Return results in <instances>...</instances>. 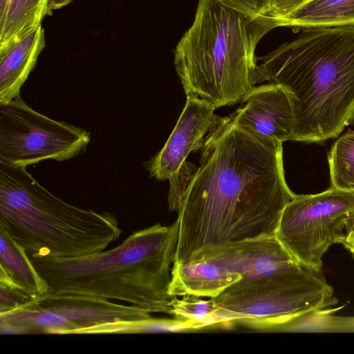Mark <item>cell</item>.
<instances>
[{
	"instance_id": "cell-1",
	"label": "cell",
	"mask_w": 354,
	"mask_h": 354,
	"mask_svg": "<svg viewBox=\"0 0 354 354\" xmlns=\"http://www.w3.org/2000/svg\"><path fill=\"white\" fill-rule=\"evenodd\" d=\"M282 142L261 139L221 118L207 135L200 165L178 211L174 263L198 261L221 244L275 235L295 196Z\"/></svg>"
},
{
	"instance_id": "cell-2",
	"label": "cell",
	"mask_w": 354,
	"mask_h": 354,
	"mask_svg": "<svg viewBox=\"0 0 354 354\" xmlns=\"http://www.w3.org/2000/svg\"><path fill=\"white\" fill-rule=\"evenodd\" d=\"M259 82L287 93L291 140L322 142L354 120V25L304 29L295 40L257 58Z\"/></svg>"
},
{
	"instance_id": "cell-3",
	"label": "cell",
	"mask_w": 354,
	"mask_h": 354,
	"mask_svg": "<svg viewBox=\"0 0 354 354\" xmlns=\"http://www.w3.org/2000/svg\"><path fill=\"white\" fill-rule=\"evenodd\" d=\"M176 220L136 231L118 246L76 257L28 255L48 292L119 300L171 315V266L178 241Z\"/></svg>"
},
{
	"instance_id": "cell-4",
	"label": "cell",
	"mask_w": 354,
	"mask_h": 354,
	"mask_svg": "<svg viewBox=\"0 0 354 354\" xmlns=\"http://www.w3.org/2000/svg\"><path fill=\"white\" fill-rule=\"evenodd\" d=\"M278 27L239 0H199L194 20L174 50L187 96L216 109L242 100L259 82L255 49Z\"/></svg>"
},
{
	"instance_id": "cell-5",
	"label": "cell",
	"mask_w": 354,
	"mask_h": 354,
	"mask_svg": "<svg viewBox=\"0 0 354 354\" xmlns=\"http://www.w3.org/2000/svg\"><path fill=\"white\" fill-rule=\"evenodd\" d=\"M0 227L28 255L76 257L104 250L121 233L116 217L72 205L25 167L0 162Z\"/></svg>"
},
{
	"instance_id": "cell-6",
	"label": "cell",
	"mask_w": 354,
	"mask_h": 354,
	"mask_svg": "<svg viewBox=\"0 0 354 354\" xmlns=\"http://www.w3.org/2000/svg\"><path fill=\"white\" fill-rule=\"evenodd\" d=\"M227 326H262L337 302L319 272L301 267L293 271L234 283L212 298Z\"/></svg>"
},
{
	"instance_id": "cell-7",
	"label": "cell",
	"mask_w": 354,
	"mask_h": 354,
	"mask_svg": "<svg viewBox=\"0 0 354 354\" xmlns=\"http://www.w3.org/2000/svg\"><path fill=\"white\" fill-rule=\"evenodd\" d=\"M354 226V189L330 187L295 195L285 207L276 237L302 266L320 272L330 245L342 243Z\"/></svg>"
},
{
	"instance_id": "cell-8",
	"label": "cell",
	"mask_w": 354,
	"mask_h": 354,
	"mask_svg": "<svg viewBox=\"0 0 354 354\" xmlns=\"http://www.w3.org/2000/svg\"><path fill=\"white\" fill-rule=\"evenodd\" d=\"M90 140L86 130L35 111L20 95L0 104V162L26 167L46 160H66Z\"/></svg>"
},
{
	"instance_id": "cell-9",
	"label": "cell",
	"mask_w": 354,
	"mask_h": 354,
	"mask_svg": "<svg viewBox=\"0 0 354 354\" xmlns=\"http://www.w3.org/2000/svg\"><path fill=\"white\" fill-rule=\"evenodd\" d=\"M151 313L131 304L87 295L46 293L0 313V323L25 328L28 333L82 334L103 324L147 319Z\"/></svg>"
},
{
	"instance_id": "cell-10",
	"label": "cell",
	"mask_w": 354,
	"mask_h": 354,
	"mask_svg": "<svg viewBox=\"0 0 354 354\" xmlns=\"http://www.w3.org/2000/svg\"><path fill=\"white\" fill-rule=\"evenodd\" d=\"M215 109L199 97L187 96L186 104L167 142L147 163L151 177L169 179L190 152L203 148L207 135L221 118L214 114Z\"/></svg>"
},
{
	"instance_id": "cell-11",
	"label": "cell",
	"mask_w": 354,
	"mask_h": 354,
	"mask_svg": "<svg viewBox=\"0 0 354 354\" xmlns=\"http://www.w3.org/2000/svg\"><path fill=\"white\" fill-rule=\"evenodd\" d=\"M241 100L230 116L235 126L263 140H291L293 113L281 86L274 83L254 86Z\"/></svg>"
},
{
	"instance_id": "cell-12",
	"label": "cell",
	"mask_w": 354,
	"mask_h": 354,
	"mask_svg": "<svg viewBox=\"0 0 354 354\" xmlns=\"http://www.w3.org/2000/svg\"><path fill=\"white\" fill-rule=\"evenodd\" d=\"M212 259L250 279L293 271L303 267L273 236L227 243L206 252L199 260Z\"/></svg>"
},
{
	"instance_id": "cell-13",
	"label": "cell",
	"mask_w": 354,
	"mask_h": 354,
	"mask_svg": "<svg viewBox=\"0 0 354 354\" xmlns=\"http://www.w3.org/2000/svg\"><path fill=\"white\" fill-rule=\"evenodd\" d=\"M44 47V30L41 24L0 44V104L20 95L21 88Z\"/></svg>"
},
{
	"instance_id": "cell-14",
	"label": "cell",
	"mask_w": 354,
	"mask_h": 354,
	"mask_svg": "<svg viewBox=\"0 0 354 354\" xmlns=\"http://www.w3.org/2000/svg\"><path fill=\"white\" fill-rule=\"evenodd\" d=\"M241 279L240 274L212 259L174 263L169 292L176 297L192 295L214 298Z\"/></svg>"
},
{
	"instance_id": "cell-15",
	"label": "cell",
	"mask_w": 354,
	"mask_h": 354,
	"mask_svg": "<svg viewBox=\"0 0 354 354\" xmlns=\"http://www.w3.org/2000/svg\"><path fill=\"white\" fill-rule=\"evenodd\" d=\"M278 27L300 29L354 25V0H310L289 15L274 19Z\"/></svg>"
},
{
	"instance_id": "cell-16",
	"label": "cell",
	"mask_w": 354,
	"mask_h": 354,
	"mask_svg": "<svg viewBox=\"0 0 354 354\" xmlns=\"http://www.w3.org/2000/svg\"><path fill=\"white\" fill-rule=\"evenodd\" d=\"M0 268L27 295L35 297L48 290L46 281L26 250L0 227Z\"/></svg>"
},
{
	"instance_id": "cell-17",
	"label": "cell",
	"mask_w": 354,
	"mask_h": 354,
	"mask_svg": "<svg viewBox=\"0 0 354 354\" xmlns=\"http://www.w3.org/2000/svg\"><path fill=\"white\" fill-rule=\"evenodd\" d=\"M48 0H10L0 24V44L19 32L41 24L47 15Z\"/></svg>"
},
{
	"instance_id": "cell-18",
	"label": "cell",
	"mask_w": 354,
	"mask_h": 354,
	"mask_svg": "<svg viewBox=\"0 0 354 354\" xmlns=\"http://www.w3.org/2000/svg\"><path fill=\"white\" fill-rule=\"evenodd\" d=\"M194 330H198L194 324L180 319H159L151 317L143 319L120 322L97 326L85 330L82 334L177 333Z\"/></svg>"
},
{
	"instance_id": "cell-19",
	"label": "cell",
	"mask_w": 354,
	"mask_h": 354,
	"mask_svg": "<svg viewBox=\"0 0 354 354\" xmlns=\"http://www.w3.org/2000/svg\"><path fill=\"white\" fill-rule=\"evenodd\" d=\"M343 306L317 308L261 326L258 330L280 332H336V311Z\"/></svg>"
},
{
	"instance_id": "cell-20",
	"label": "cell",
	"mask_w": 354,
	"mask_h": 354,
	"mask_svg": "<svg viewBox=\"0 0 354 354\" xmlns=\"http://www.w3.org/2000/svg\"><path fill=\"white\" fill-rule=\"evenodd\" d=\"M330 187L354 189V130L348 131L335 142L328 155Z\"/></svg>"
},
{
	"instance_id": "cell-21",
	"label": "cell",
	"mask_w": 354,
	"mask_h": 354,
	"mask_svg": "<svg viewBox=\"0 0 354 354\" xmlns=\"http://www.w3.org/2000/svg\"><path fill=\"white\" fill-rule=\"evenodd\" d=\"M171 305V315L194 324L198 329L210 326H226L212 298L207 300L203 297L186 295L181 299L175 297Z\"/></svg>"
},
{
	"instance_id": "cell-22",
	"label": "cell",
	"mask_w": 354,
	"mask_h": 354,
	"mask_svg": "<svg viewBox=\"0 0 354 354\" xmlns=\"http://www.w3.org/2000/svg\"><path fill=\"white\" fill-rule=\"evenodd\" d=\"M196 169L194 164L185 161L178 171L169 178L170 187L168 203L170 211L178 212L179 210Z\"/></svg>"
},
{
	"instance_id": "cell-23",
	"label": "cell",
	"mask_w": 354,
	"mask_h": 354,
	"mask_svg": "<svg viewBox=\"0 0 354 354\" xmlns=\"http://www.w3.org/2000/svg\"><path fill=\"white\" fill-rule=\"evenodd\" d=\"M32 298L19 289L0 284V313L20 307Z\"/></svg>"
},
{
	"instance_id": "cell-24",
	"label": "cell",
	"mask_w": 354,
	"mask_h": 354,
	"mask_svg": "<svg viewBox=\"0 0 354 354\" xmlns=\"http://www.w3.org/2000/svg\"><path fill=\"white\" fill-rule=\"evenodd\" d=\"M310 0H273L265 15L279 19L292 12Z\"/></svg>"
},
{
	"instance_id": "cell-25",
	"label": "cell",
	"mask_w": 354,
	"mask_h": 354,
	"mask_svg": "<svg viewBox=\"0 0 354 354\" xmlns=\"http://www.w3.org/2000/svg\"><path fill=\"white\" fill-rule=\"evenodd\" d=\"M256 12L265 15L273 0H239Z\"/></svg>"
},
{
	"instance_id": "cell-26",
	"label": "cell",
	"mask_w": 354,
	"mask_h": 354,
	"mask_svg": "<svg viewBox=\"0 0 354 354\" xmlns=\"http://www.w3.org/2000/svg\"><path fill=\"white\" fill-rule=\"evenodd\" d=\"M336 332H354V317L337 316Z\"/></svg>"
},
{
	"instance_id": "cell-27",
	"label": "cell",
	"mask_w": 354,
	"mask_h": 354,
	"mask_svg": "<svg viewBox=\"0 0 354 354\" xmlns=\"http://www.w3.org/2000/svg\"><path fill=\"white\" fill-rule=\"evenodd\" d=\"M341 244H342L354 257V226L346 234Z\"/></svg>"
},
{
	"instance_id": "cell-28",
	"label": "cell",
	"mask_w": 354,
	"mask_h": 354,
	"mask_svg": "<svg viewBox=\"0 0 354 354\" xmlns=\"http://www.w3.org/2000/svg\"><path fill=\"white\" fill-rule=\"evenodd\" d=\"M72 1L73 0H48L47 15H50L53 10L62 8Z\"/></svg>"
},
{
	"instance_id": "cell-29",
	"label": "cell",
	"mask_w": 354,
	"mask_h": 354,
	"mask_svg": "<svg viewBox=\"0 0 354 354\" xmlns=\"http://www.w3.org/2000/svg\"><path fill=\"white\" fill-rule=\"evenodd\" d=\"M10 0H0V24L3 21Z\"/></svg>"
}]
</instances>
